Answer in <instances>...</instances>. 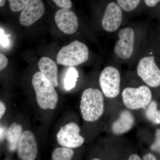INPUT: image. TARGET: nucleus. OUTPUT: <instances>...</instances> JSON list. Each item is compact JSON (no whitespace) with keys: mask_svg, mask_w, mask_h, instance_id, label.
Returning a JSON list of instances; mask_svg holds the SVG:
<instances>
[{"mask_svg":"<svg viewBox=\"0 0 160 160\" xmlns=\"http://www.w3.org/2000/svg\"><path fill=\"white\" fill-rule=\"evenodd\" d=\"M80 108L85 121L88 122L97 121L102 115L105 109L102 92L93 88L85 89L81 97Z\"/></svg>","mask_w":160,"mask_h":160,"instance_id":"1","label":"nucleus"},{"mask_svg":"<svg viewBox=\"0 0 160 160\" xmlns=\"http://www.w3.org/2000/svg\"><path fill=\"white\" fill-rule=\"evenodd\" d=\"M32 83L40 108L43 109H54L57 105L58 96L50 81L41 72H38L32 77Z\"/></svg>","mask_w":160,"mask_h":160,"instance_id":"2","label":"nucleus"},{"mask_svg":"<svg viewBox=\"0 0 160 160\" xmlns=\"http://www.w3.org/2000/svg\"><path fill=\"white\" fill-rule=\"evenodd\" d=\"M89 55L87 46L76 40L61 49L57 57V62L64 66H76L86 62Z\"/></svg>","mask_w":160,"mask_h":160,"instance_id":"3","label":"nucleus"},{"mask_svg":"<svg viewBox=\"0 0 160 160\" xmlns=\"http://www.w3.org/2000/svg\"><path fill=\"white\" fill-rule=\"evenodd\" d=\"M122 98L124 105L128 109H145L151 102L152 94L148 86H142L138 88H125L122 92Z\"/></svg>","mask_w":160,"mask_h":160,"instance_id":"4","label":"nucleus"},{"mask_svg":"<svg viewBox=\"0 0 160 160\" xmlns=\"http://www.w3.org/2000/svg\"><path fill=\"white\" fill-rule=\"evenodd\" d=\"M99 84L103 94L107 98H113L119 94L121 76L119 71L112 66H107L101 72Z\"/></svg>","mask_w":160,"mask_h":160,"instance_id":"5","label":"nucleus"},{"mask_svg":"<svg viewBox=\"0 0 160 160\" xmlns=\"http://www.w3.org/2000/svg\"><path fill=\"white\" fill-rule=\"evenodd\" d=\"M138 75L148 86L152 88L160 86V69L154 56H147L140 60L137 67Z\"/></svg>","mask_w":160,"mask_h":160,"instance_id":"6","label":"nucleus"},{"mask_svg":"<svg viewBox=\"0 0 160 160\" xmlns=\"http://www.w3.org/2000/svg\"><path fill=\"white\" fill-rule=\"evenodd\" d=\"M80 132L78 125L72 122L61 127L57 134V139L63 147L70 149L78 148L85 142V139L80 134Z\"/></svg>","mask_w":160,"mask_h":160,"instance_id":"7","label":"nucleus"},{"mask_svg":"<svg viewBox=\"0 0 160 160\" xmlns=\"http://www.w3.org/2000/svg\"><path fill=\"white\" fill-rule=\"evenodd\" d=\"M118 36L119 40L114 47L115 53L120 58L128 59L134 50V32L132 28L126 27L119 32Z\"/></svg>","mask_w":160,"mask_h":160,"instance_id":"8","label":"nucleus"},{"mask_svg":"<svg viewBox=\"0 0 160 160\" xmlns=\"http://www.w3.org/2000/svg\"><path fill=\"white\" fill-rule=\"evenodd\" d=\"M18 152L22 160H34L37 156V143L34 134L29 130L22 132L18 143Z\"/></svg>","mask_w":160,"mask_h":160,"instance_id":"9","label":"nucleus"},{"mask_svg":"<svg viewBox=\"0 0 160 160\" xmlns=\"http://www.w3.org/2000/svg\"><path fill=\"white\" fill-rule=\"evenodd\" d=\"M122 9L117 3H109L106 6L102 20V26L108 32L116 31L121 26L122 21Z\"/></svg>","mask_w":160,"mask_h":160,"instance_id":"10","label":"nucleus"},{"mask_svg":"<svg viewBox=\"0 0 160 160\" xmlns=\"http://www.w3.org/2000/svg\"><path fill=\"white\" fill-rule=\"evenodd\" d=\"M55 21L59 29L67 34H72L77 31L79 23L77 17L70 9H61L55 15Z\"/></svg>","mask_w":160,"mask_h":160,"instance_id":"11","label":"nucleus"},{"mask_svg":"<svg viewBox=\"0 0 160 160\" xmlns=\"http://www.w3.org/2000/svg\"><path fill=\"white\" fill-rule=\"evenodd\" d=\"M45 9L42 0H30L21 12L19 18L20 24L26 27L33 25L42 17Z\"/></svg>","mask_w":160,"mask_h":160,"instance_id":"12","label":"nucleus"},{"mask_svg":"<svg viewBox=\"0 0 160 160\" xmlns=\"http://www.w3.org/2000/svg\"><path fill=\"white\" fill-rule=\"evenodd\" d=\"M135 119L132 113L128 110L120 113L118 119L112 123V131L114 134L122 135L129 131L134 125Z\"/></svg>","mask_w":160,"mask_h":160,"instance_id":"13","label":"nucleus"},{"mask_svg":"<svg viewBox=\"0 0 160 160\" xmlns=\"http://www.w3.org/2000/svg\"><path fill=\"white\" fill-rule=\"evenodd\" d=\"M40 72L50 81L54 87L58 86V66L55 62L49 58H41L38 62Z\"/></svg>","mask_w":160,"mask_h":160,"instance_id":"14","label":"nucleus"},{"mask_svg":"<svg viewBox=\"0 0 160 160\" xmlns=\"http://www.w3.org/2000/svg\"><path fill=\"white\" fill-rule=\"evenodd\" d=\"M22 126L15 122L12 124L7 129L6 137L10 151H14L17 148L18 143L22 134Z\"/></svg>","mask_w":160,"mask_h":160,"instance_id":"15","label":"nucleus"},{"mask_svg":"<svg viewBox=\"0 0 160 160\" xmlns=\"http://www.w3.org/2000/svg\"><path fill=\"white\" fill-rule=\"evenodd\" d=\"M157 103L151 101L146 107L145 115L147 119L156 125L160 124V111L157 109Z\"/></svg>","mask_w":160,"mask_h":160,"instance_id":"16","label":"nucleus"},{"mask_svg":"<svg viewBox=\"0 0 160 160\" xmlns=\"http://www.w3.org/2000/svg\"><path fill=\"white\" fill-rule=\"evenodd\" d=\"M79 77L77 69L73 67H70L66 72L64 79V88L67 91L71 90L75 87Z\"/></svg>","mask_w":160,"mask_h":160,"instance_id":"17","label":"nucleus"},{"mask_svg":"<svg viewBox=\"0 0 160 160\" xmlns=\"http://www.w3.org/2000/svg\"><path fill=\"white\" fill-rule=\"evenodd\" d=\"M74 155V151L70 148L59 147L56 148L52 153L53 160H71Z\"/></svg>","mask_w":160,"mask_h":160,"instance_id":"18","label":"nucleus"},{"mask_svg":"<svg viewBox=\"0 0 160 160\" xmlns=\"http://www.w3.org/2000/svg\"><path fill=\"white\" fill-rule=\"evenodd\" d=\"M117 2L121 9L126 12H130L138 7L141 0H117Z\"/></svg>","mask_w":160,"mask_h":160,"instance_id":"19","label":"nucleus"},{"mask_svg":"<svg viewBox=\"0 0 160 160\" xmlns=\"http://www.w3.org/2000/svg\"><path fill=\"white\" fill-rule=\"evenodd\" d=\"M30 0H9L11 10L13 12L22 10L30 2Z\"/></svg>","mask_w":160,"mask_h":160,"instance_id":"20","label":"nucleus"},{"mask_svg":"<svg viewBox=\"0 0 160 160\" xmlns=\"http://www.w3.org/2000/svg\"><path fill=\"white\" fill-rule=\"evenodd\" d=\"M10 35L5 34V31L0 28V46L3 48H8L10 46Z\"/></svg>","mask_w":160,"mask_h":160,"instance_id":"21","label":"nucleus"},{"mask_svg":"<svg viewBox=\"0 0 160 160\" xmlns=\"http://www.w3.org/2000/svg\"><path fill=\"white\" fill-rule=\"evenodd\" d=\"M151 149L153 151L160 153V129H158L155 133V140L151 145Z\"/></svg>","mask_w":160,"mask_h":160,"instance_id":"22","label":"nucleus"},{"mask_svg":"<svg viewBox=\"0 0 160 160\" xmlns=\"http://www.w3.org/2000/svg\"><path fill=\"white\" fill-rule=\"evenodd\" d=\"M57 6L62 9H70L72 7L71 0H52Z\"/></svg>","mask_w":160,"mask_h":160,"instance_id":"23","label":"nucleus"},{"mask_svg":"<svg viewBox=\"0 0 160 160\" xmlns=\"http://www.w3.org/2000/svg\"><path fill=\"white\" fill-rule=\"evenodd\" d=\"M8 60L6 56L0 52V71L5 69L7 66Z\"/></svg>","mask_w":160,"mask_h":160,"instance_id":"24","label":"nucleus"},{"mask_svg":"<svg viewBox=\"0 0 160 160\" xmlns=\"http://www.w3.org/2000/svg\"><path fill=\"white\" fill-rule=\"evenodd\" d=\"M144 1L146 5L150 7H154L160 2V0H144Z\"/></svg>","mask_w":160,"mask_h":160,"instance_id":"25","label":"nucleus"},{"mask_svg":"<svg viewBox=\"0 0 160 160\" xmlns=\"http://www.w3.org/2000/svg\"><path fill=\"white\" fill-rule=\"evenodd\" d=\"M6 111V107L4 103L0 101V119L2 117Z\"/></svg>","mask_w":160,"mask_h":160,"instance_id":"26","label":"nucleus"},{"mask_svg":"<svg viewBox=\"0 0 160 160\" xmlns=\"http://www.w3.org/2000/svg\"><path fill=\"white\" fill-rule=\"evenodd\" d=\"M6 128L4 126H0V142L6 136Z\"/></svg>","mask_w":160,"mask_h":160,"instance_id":"27","label":"nucleus"},{"mask_svg":"<svg viewBox=\"0 0 160 160\" xmlns=\"http://www.w3.org/2000/svg\"><path fill=\"white\" fill-rule=\"evenodd\" d=\"M143 160H157L156 158L151 153H148L144 156Z\"/></svg>","mask_w":160,"mask_h":160,"instance_id":"28","label":"nucleus"},{"mask_svg":"<svg viewBox=\"0 0 160 160\" xmlns=\"http://www.w3.org/2000/svg\"><path fill=\"white\" fill-rule=\"evenodd\" d=\"M128 160H142V159L138 155L134 154L130 156Z\"/></svg>","mask_w":160,"mask_h":160,"instance_id":"29","label":"nucleus"},{"mask_svg":"<svg viewBox=\"0 0 160 160\" xmlns=\"http://www.w3.org/2000/svg\"><path fill=\"white\" fill-rule=\"evenodd\" d=\"M6 4V0H0V7H3Z\"/></svg>","mask_w":160,"mask_h":160,"instance_id":"30","label":"nucleus"},{"mask_svg":"<svg viewBox=\"0 0 160 160\" xmlns=\"http://www.w3.org/2000/svg\"><path fill=\"white\" fill-rule=\"evenodd\" d=\"M92 160H101L99 159L98 158H94L93 159H92Z\"/></svg>","mask_w":160,"mask_h":160,"instance_id":"31","label":"nucleus"}]
</instances>
